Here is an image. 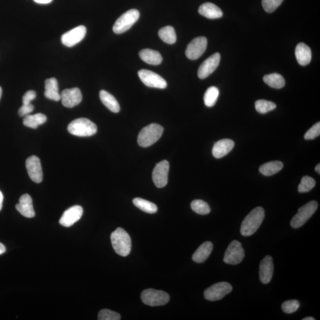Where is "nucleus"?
<instances>
[{
	"label": "nucleus",
	"instance_id": "f257e3e1",
	"mask_svg": "<svg viewBox=\"0 0 320 320\" xmlns=\"http://www.w3.org/2000/svg\"><path fill=\"white\" fill-rule=\"evenodd\" d=\"M265 210L262 207H257L245 216L242 222L240 232L244 237L253 235L259 229L265 218Z\"/></svg>",
	"mask_w": 320,
	"mask_h": 320
},
{
	"label": "nucleus",
	"instance_id": "f03ea898",
	"mask_svg": "<svg viewBox=\"0 0 320 320\" xmlns=\"http://www.w3.org/2000/svg\"><path fill=\"white\" fill-rule=\"evenodd\" d=\"M112 244L115 251L120 256H128L131 251V239L126 231L118 228L111 234Z\"/></svg>",
	"mask_w": 320,
	"mask_h": 320
},
{
	"label": "nucleus",
	"instance_id": "7ed1b4c3",
	"mask_svg": "<svg viewBox=\"0 0 320 320\" xmlns=\"http://www.w3.org/2000/svg\"><path fill=\"white\" fill-rule=\"evenodd\" d=\"M68 130L71 134L80 137L90 136L96 133V124L87 118H79L68 124Z\"/></svg>",
	"mask_w": 320,
	"mask_h": 320
},
{
	"label": "nucleus",
	"instance_id": "20e7f679",
	"mask_svg": "<svg viewBox=\"0 0 320 320\" xmlns=\"http://www.w3.org/2000/svg\"><path fill=\"white\" fill-rule=\"evenodd\" d=\"M163 131V127L157 123H151L144 127L139 133L138 144L142 147L151 146L161 138Z\"/></svg>",
	"mask_w": 320,
	"mask_h": 320
},
{
	"label": "nucleus",
	"instance_id": "39448f33",
	"mask_svg": "<svg viewBox=\"0 0 320 320\" xmlns=\"http://www.w3.org/2000/svg\"><path fill=\"white\" fill-rule=\"evenodd\" d=\"M141 298L145 305L151 307L161 306L170 301V296L167 292L154 289L144 290L141 293Z\"/></svg>",
	"mask_w": 320,
	"mask_h": 320
},
{
	"label": "nucleus",
	"instance_id": "423d86ee",
	"mask_svg": "<svg viewBox=\"0 0 320 320\" xmlns=\"http://www.w3.org/2000/svg\"><path fill=\"white\" fill-rule=\"evenodd\" d=\"M139 12L136 9H131L125 12L116 21L113 31L117 34H121L128 31L139 19Z\"/></svg>",
	"mask_w": 320,
	"mask_h": 320
},
{
	"label": "nucleus",
	"instance_id": "0eeeda50",
	"mask_svg": "<svg viewBox=\"0 0 320 320\" xmlns=\"http://www.w3.org/2000/svg\"><path fill=\"white\" fill-rule=\"evenodd\" d=\"M317 208L318 203L315 200L310 201L301 206L290 221L291 227L293 228L302 227L313 215Z\"/></svg>",
	"mask_w": 320,
	"mask_h": 320
},
{
	"label": "nucleus",
	"instance_id": "6e6552de",
	"mask_svg": "<svg viewBox=\"0 0 320 320\" xmlns=\"http://www.w3.org/2000/svg\"><path fill=\"white\" fill-rule=\"evenodd\" d=\"M244 256V250L241 243L234 240L230 242L225 251L223 260L228 265H236L242 262Z\"/></svg>",
	"mask_w": 320,
	"mask_h": 320
},
{
	"label": "nucleus",
	"instance_id": "1a4fd4ad",
	"mask_svg": "<svg viewBox=\"0 0 320 320\" xmlns=\"http://www.w3.org/2000/svg\"><path fill=\"white\" fill-rule=\"evenodd\" d=\"M233 287L229 283L225 281L212 284L204 292V296L206 300L216 301L220 300L225 295L232 291Z\"/></svg>",
	"mask_w": 320,
	"mask_h": 320
},
{
	"label": "nucleus",
	"instance_id": "9d476101",
	"mask_svg": "<svg viewBox=\"0 0 320 320\" xmlns=\"http://www.w3.org/2000/svg\"><path fill=\"white\" fill-rule=\"evenodd\" d=\"M138 76L142 82L147 87L164 89L167 87V83L161 76L153 71L141 70L138 71Z\"/></svg>",
	"mask_w": 320,
	"mask_h": 320
},
{
	"label": "nucleus",
	"instance_id": "9b49d317",
	"mask_svg": "<svg viewBox=\"0 0 320 320\" xmlns=\"http://www.w3.org/2000/svg\"><path fill=\"white\" fill-rule=\"evenodd\" d=\"M207 44V39L205 37H198L191 41L186 50V55L191 60L200 58L205 52Z\"/></svg>",
	"mask_w": 320,
	"mask_h": 320
},
{
	"label": "nucleus",
	"instance_id": "f8f14e48",
	"mask_svg": "<svg viewBox=\"0 0 320 320\" xmlns=\"http://www.w3.org/2000/svg\"><path fill=\"white\" fill-rule=\"evenodd\" d=\"M169 167L170 165L167 160H162L154 168L153 172V180L157 188H162L167 185Z\"/></svg>",
	"mask_w": 320,
	"mask_h": 320
},
{
	"label": "nucleus",
	"instance_id": "ddd939ff",
	"mask_svg": "<svg viewBox=\"0 0 320 320\" xmlns=\"http://www.w3.org/2000/svg\"><path fill=\"white\" fill-rule=\"evenodd\" d=\"M87 29L84 26H79L71 30L61 37L62 43L67 47H73L84 38Z\"/></svg>",
	"mask_w": 320,
	"mask_h": 320
},
{
	"label": "nucleus",
	"instance_id": "4468645a",
	"mask_svg": "<svg viewBox=\"0 0 320 320\" xmlns=\"http://www.w3.org/2000/svg\"><path fill=\"white\" fill-rule=\"evenodd\" d=\"M26 167L31 179L37 183L43 180V171L40 159L35 156L29 157L26 161Z\"/></svg>",
	"mask_w": 320,
	"mask_h": 320
},
{
	"label": "nucleus",
	"instance_id": "2eb2a0df",
	"mask_svg": "<svg viewBox=\"0 0 320 320\" xmlns=\"http://www.w3.org/2000/svg\"><path fill=\"white\" fill-rule=\"evenodd\" d=\"M221 60V55L215 53L206 59L199 68L198 76L200 79H206L212 74L218 67Z\"/></svg>",
	"mask_w": 320,
	"mask_h": 320
},
{
	"label": "nucleus",
	"instance_id": "dca6fc26",
	"mask_svg": "<svg viewBox=\"0 0 320 320\" xmlns=\"http://www.w3.org/2000/svg\"><path fill=\"white\" fill-rule=\"evenodd\" d=\"M82 99L81 92L77 87L65 89L61 94L62 105L67 108H73L79 105Z\"/></svg>",
	"mask_w": 320,
	"mask_h": 320
},
{
	"label": "nucleus",
	"instance_id": "f3484780",
	"mask_svg": "<svg viewBox=\"0 0 320 320\" xmlns=\"http://www.w3.org/2000/svg\"><path fill=\"white\" fill-rule=\"evenodd\" d=\"M83 214V209L79 205L70 207L62 214L59 223L65 227H70L81 219Z\"/></svg>",
	"mask_w": 320,
	"mask_h": 320
},
{
	"label": "nucleus",
	"instance_id": "a211bd4d",
	"mask_svg": "<svg viewBox=\"0 0 320 320\" xmlns=\"http://www.w3.org/2000/svg\"><path fill=\"white\" fill-rule=\"evenodd\" d=\"M274 265L271 256H266L261 261L259 268L260 280L263 284H268L271 281L274 274Z\"/></svg>",
	"mask_w": 320,
	"mask_h": 320
},
{
	"label": "nucleus",
	"instance_id": "6ab92c4d",
	"mask_svg": "<svg viewBox=\"0 0 320 320\" xmlns=\"http://www.w3.org/2000/svg\"><path fill=\"white\" fill-rule=\"evenodd\" d=\"M16 208L20 214L26 218H34L35 216L32 199L28 194L23 195L20 198L19 202L16 204Z\"/></svg>",
	"mask_w": 320,
	"mask_h": 320
},
{
	"label": "nucleus",
	"instance_id": "aec40b11",
	"mask_svg": "<svg viewBox=\"0 0 320 320\" xmlns=\"http://www.w3.org/2000/svg\"><path fill=\"white\" fill-rule=\"evenodd\" d=\"M234 142L230 139H224L216 142L212 148V154L216 159H221L227 155L234 147Z\"/></svg>",
	"mask_w": 320,
	"mask_h": 320
},
{
	"label": "nucleus",
	"instance_id": "412c9836",
	"mask_svg": "<svg viewBox=\"0 0 320 320\" xmlns=\"http://www.w3.org/2000/svg\"><path fill=\"white\" fill-rule=\"evenodd\" d=\"M199 13L210 19H216L223 16V13L217 5L211 2H205L199 8Z\"/></svg>",
	"mask_w": 320,
	"mask_h": 320
},
{
	"label": "nucleus",
	"instance_id": "4be33fe9",
	"mask_svg": "<svg viewBox=\"0 0 320 320\" xmlns=\"http://www.w3.org/2000/svg\"><path fill=\"white\" fill-rule=\"evenodd\" d=\"M295 56L299 64L305 66L310 63L312 52L310 47L306 44L300 43L296 47Z\"/></svg>",
	"mask_w": 320,
	"mask_h": 320
},
{
	"label": "nucleus",
	"instance_id": "5701e85b",
	"mask_svg": "<svg viewBox=\"0 0 320 320\" xmlns=\"http://www.w3.org/2000/svg\"><path fill=\"white\" fill-rule=\"evenodd\" d=\"M44 96L49 100L58 101L61 100V94L59 93L58 83L55 78L46 80L44 82Z\"/></svg>",
	"mask_w": 320,
	"mask_h": 320
},
{
	"label": "nucleus",
	"instance_id": "b1692460",
	"mask_svg": "<svg viewBox=\"0 0 320 320\" xmlns=\"http://www.w3.org/2000/svg\"><path fill=\"white\" fill-rule=\"evenodd\" d=\"M212 250V243L210 241L204 242L198 247L194 254H193L192 259L196 263H203L211 254Z\"/></svg>",
	"mask_w": 320,
	"mask_h": 320
},
{
	"label": "nucleus",
	"instance_id": "393cba45",
	"mask_svg": "<svg viewBox=\"0 0 320 320\" xmlns=\"http://www.w3.org/2000/svg\"><path fill=\"white\" fill-rule=\"evenodd\" d=\"M142 61L150 65H157L161 63L162 57L160 52L150 49H144L139 53Z\"/></svg>",
	"mask_w": 320,
	"mask_h": 320
},
{
	"label": "nucleus",
	"instance_id": "a878e982",
	"mask_svg": "<svg viewBox=\"0 0 320 320\" xmlns=\"http://www.w3.org/2000/svg\"><path fill=\"white\" fill-rule=\"evenodd\" d=\"M99 96L103 105L109 109L110 111L114 113H118L120 111V104L111 94L105 90H101Z\"/></svg>",
	"mask_w": 320,
	"mask_h": 320
},
{
	"label": "nucleus",
	"instance_id": "bb28decb",
	"mask_svg": "<svg viewBox=\"0 0 320 320\" xmlns=\"http://www.w3.org/2000/svg\"><path fill=\"white\" fill-rule=\"evenodd\" d=\"M283 167V164L281 161H274L265 163L260 166L259 171L264 176H271L280 171Z\"/></svg>",
	"mask_w": 320,
	"mask_h": 320
},
{
	"label": "nucleus",
	"instance_id": "cd10ccee",
	"mask_svg": "<svg viewBox=\"0 0 320 320\" xmlns=\"http://www.w3.org/2000/svg\"><path fill=\"white\" fill-rule=\"evenodd\" d=\"M46 120V116L40 113L35 115H29L24 118L23 124L31 128L37 129L39 126L45 123Z\"/></svg>",
	"mask_w": 320,
	"mask_h": 320
},
{
	"label": "nucleus",
	"instance_id": "c85d7f7f",
	"mask_svg": "<svg viewBox=\"0 0 320 320\" xmlns=\"http://www.w3.org/2000/svg\"><path fill=\"white\" fill-rule=\"evenodd\" d=\"M263 81L270 87L280 89L285 85V80L282 76L278 73H273L266 75L263 77Z\"/></svg>",
	"mask_w": 320,
	"mask_h": 320
},
{
	"label": "nucleus",
	"instance_id": "c756f323",
	"mask_svg": "<svg viewBox=\"0 0 320 320\" xmlns=\"http://www.w3.org/2000/svg\"><path fill=\"white\" fill-rule=\"evenodd\" d=\"M159 36L163 41L168 44H174L177 40L175 30L170 26H165L160 29Z\"/></svg>",
	"mask_w": 320,
	"mask_h": 320
},
{
	"label": "nucleus",
	"instance_id": "7c9ffc66",
	"mask_svg": "<svg viewBox=\"0 0 320 320\" xmlns=\"http://www.w3.org/2000/svg\"><path fill=\"white\" fill-rule=\"evenodd\" d=\"M133 203L138 208L148 213H155L158 209L156 204L142 198H135L133 200Z\"/></svg>",
	"mask_w": 320,
	"mask_h": 320
},
{
	"label": "nucleus",
	"instance_id": "2f4dec72",
	"mask_svg": "<svg viewBox=\"0 0 320 320\" xmlns=\"http://www.w3.org/2000/svg\"><path fill=\"white\" fill-rule=\"evenodd\" d=\"M219 94L218 88L210 87L207 89L204 93L203 100L204 105L209 108H211L215 105Z\"/></svg>",
	"mask_w": 320,
	"mask_h": 320
},
{
	"label": "nucleus",
	"instance_id": "473e14b6",
	"mask_svg": "<svg viewBox=\"0 0 320 320\" xmlns=\"http://www.w3.org/2000/svg\"><path fill=\"white\" fill-rule=\"evenodd\" d=\"M255 108L260 114H265L266 113L274 111L277 108L276 104L266 100H259L255 103Z\"/></svg>",
	"mask_w": 320,
	"mask_h": 320
},
{
	"label": "nucleus",
	"instance_id": "72a5a7b5",
	"mask_svg": "<svg viewBox=\"0 0 320 320\" xmlns=\"http://www.w3.org/2000/svg\"><path fill=\"white\" fill-rule=\"evenodd\" d=\"M191 208L196 213L200 215H207L210 212L209 204L202 200H195L192 201Z\"/></svg>",
	"mask_w": 320,
	"mask_h": 320
},
{
	"label": "nucleus",
	"instance_id": "f704fd0d",
	"mask_svg": "<svg viewBox=\"0 0 320 320\" xmlns=\"http://www.w3.org/2000/svg\"><path fill=\"white\" fill-rule=\"evenodd\" d=\"M316 186V181L310 176H305L302 178L301 183L298 186L299 193L310 192Z\"/></svg>",
	"mask_w": 320,
	"mask_h": 320
},
{
	"label": "nucleus",
	"instance_id": "c9c22d12",
	"mask_svg": "<svg viewBox=\"0 0 320 320\" xmlns=\"http://www.w3.org/2000/svg\"><path fill=\"white\" fill-rule=\"evenodd\" d=\"M299 306H300V304L298 300L291 299V300L284 301L281 304V308L284 313L292 314L299 309Z\"/></svg>",
	"mask_w": 320,
	"mask_h": 320
},
{
	"label": "nucleus",
	"instance_id": "e433bc0d",
	"mask_svg": "<svg viewBox=\"0 0 320 320\" xmlns=\"http://www.w3.org/2000/svg\"><path fill=\"white\" fill-rule=\"evenodd\" d=\"M120 314L108 309L102 310L98 314V319L99 320H120Z\"/></svg>",
	"mask_w": 320,
	"mask_h": 320
},
{
	"label": "nucleus",
	"instance_id": "4c0bfd02",
	"mask_svg": "<svg viewBox=\"0 0 320 320\" xmlns=\"http://www.w3.org/2000/svg\"><path fill=\"white\" fill-rule=\"evenodd\" d=\"M283 0H262V5L266 12L272 13L280 7Z\"/></svg>",
	"mask_w": 320,
	"mask_h": 320
},
{
	"label": "nucleus",
	"instance_id": "58836bf2",
	"mask_svg": "<svg viewBox=\"0 0 320 320\" xmlns=\"http://www.w3.org/2000/svg\"><path fill=\"white\" fill-rule=\"evenodd\" d=\"M320 135V123L318 122L314 124V126L305 133L304 138L307 140H311L317 137Z\"/></svg>",
	"mask_w": 320,
	"mask_h": 320
},
{
	"label": "nucleus",
	"instance_id": "ea45409f",
	"mask_svg": "<svg viewBox=\"0 0 320 320\" xmlns=\"http://www.w3.org/2000/svg\"><path fill=\"white\" fill-rule=\"evenodd\" d=\"M34 110V106L32 104L29 105H23L19 109L18 114L20 117H25L31 114Z\"/></svg>",
	"mask_w": 320,
	"mask_h": 320
},
{
	"label": "nucleus",
	"instance_id": "a19ab883",
	"mask_svg": "<svg viewBox=\"0 0 320 320\" xmlns=\"http://www.w3.org/2000/svg\"><path fill=\"white\" fill-rule=\"evenodd\" d=\"M37 97V93L34 90H29L27 91L26 93L24 94L22 99L23 105H29V104H31V102L33 100H34Z\"/></svg>",
	"mask_w": 320,
	"mask_h": 320
},
{
	"label": "nucleus",
	"instance_id": "79ce46f5",
	"mask_svg": "<svg viewBox=\"0 0 320 320\" xmlns=\"http://www.w3.org/2000/svg\"><path fill=\"white\" fill-rule=\"evenodd\" d=\"M35 2L38 3V4H49V3L51 2L52 0H34Z\"/></svg>",
	"mask_w": 320,
	"mask_h": 320
},
{
	"label": "nucleus",
	"instance_id": "37998d69",
	"mask_svg": "<svg viewBox=\"0 0 320 320\" xmlns=\"http://www.w3.org/2000/svg\"><path fill=\"white\" fill-rule=\"evenodd\" d=\"M6 251V248L4 244L0 242V255L4 253Z\"/></svg>",
	"mask_w": 320,
	"mask_h": 320
},
{
	"label": "nucleus",
	"instance_id": "c03bdc74",
	"mask_svg": "<svg viewBox=\"0 0 320 320\" xmlns=\"http://www.w3.org/2000/svg\"><path fill=\"white\" fill-rule=\"evenodd\" d=\"M2 202H3V195L2 194V192L0 191V210H1L2 209Z\"/></svg>",
	"mask_w": 320,
	"mask_h": 320
},
{
	"label": "nucleus",
	"instance_id": "a18cd8bd",
	"mask_svg": "<svg viewBox=\"0 0 320 320\" xmlns=\"http://www.w3.org/2000/svg\"><path fill=\"white\" fill-rule=\"evenodd\" d=\"M316 171L317 173H318L319 174H320V164H317L316 165V168H315Z\"/></svg>",
	"mask_w": 320,
	"mask_h": 320
},
{
	"label": "nucleus",
	"instance_id": "49530a36",
	"mask_svg": "<svg viewBox=\"0 0 320 320\" xmlns=\"http://www.w3.org/2000/svg\"><path fill=\"white\" fill-rule=\"evenodd\" d=\"M303 320H315V319L313 318V317H305V318L302 319Z\"/></svg>",
	"mask_w": 320,
	"mask_h": 320
},
{
	"label": "nucleus",
	"instance_id": "de8ad7c7",
	"mask_svg": "<svg viewBox=\"0 0 320 320\" xmlns=\"http://www.w3.org/2000/svg\"><path fill=\"white\" fill-rule=\"evenodd\" d=\"M1 95H2V88L1 87H0V99H1Z\"/></svg>",
	"mask_w": 320,
	"mask_h": 320
}]
</instances>
